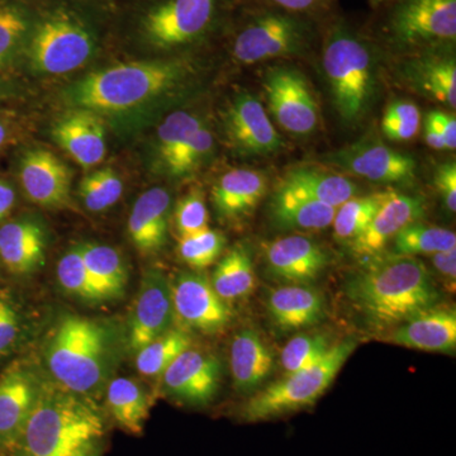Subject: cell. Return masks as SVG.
I'll return each instance as SVG.
<instances>
[{"mask_svg": "<svg viewBox=\"0 0 456 456\" xmlns=\"http://www.w3.org/2000/svg\"><path fill=\"white\" fill-rule=\"evenodd\" d=\"M325 163L347 171L351 175L380 184L412 182L417 170L412 156L402 154L373 139L359 140L342 147L327 155Z\"/></svg>", "mask_w": 456, "mask_h": 456, "instance_id": "12", "label": "cell"}, {"mask_svg": "<svg viewBox=\"0 0 456 456\" xmlns=\"http://www.w3.org/2000/svg\"><path fill=\"white\" fill-rule=\"evenodd\" d=\"M191 338L185 330L173 329L147 344L136 353V368L145 377H161L183 351L191 347Z\"/></svg>", "mask_w": 456, "mask_h": 456, "instance_id": "36", "label": "cell"}, {"mask_svg": "<svg viewBox=\"0 0 456 456\" xmlns=\"http://www.w3.org/2000/svg\"><path fill=\"white\" fill-rule=\"evenodd\" d=\"M22 136V118L12 110L0 108V152L16 145Z\"/></svg>", "mask_w": 456, "mask_h": 456, "instance_id": "47", "label": "cell"}, {"mask_svg": "<svg viewBox=\"0 0 456 456\" xmlns=\"http://www.w3.org/2000/svg\"><path fill=\"white\" fill-rule=\"evenodd\" d=\"M51 136L83 169L97 167L106 158V122L92 110L70 108L53 122Z\"/></svg>", "mask_w": 456, "mask_h": 456, "instance_id": "18", "label": "cell"}, {"mask_svg": "<svg viewBox=\"0 0 456 456\" xmlns=\"http://www.w3.org/2000/svg\"><path fill=\"white\" fill-rule=\"evenodd\" d=\"M374 3H383L386 2V0H373Z\"/></svg>", "mask_w": 456, "mask_h": 456, "instance_id": "57", "label": "cell"}, {"mask_svg": "<svg viewBox=\"0 0 456 456\" xmlns=\"http://www.w3.org/2000/svg\"><path fill=\"white\" fill-rule=\"evenodd\" d=\"M218 9L220 0H160L141 17V37L159 50L189 46L209 32Z\"/></svg>", "mask_w": 456, "mask_h": 456, "instance_id": "9", "label": "cell"}, {"mask_svg": "<svg viewBox=\"0 0 456 456\" xmlns=\"http://www.w3.org/2000/svg\"><path fill=\"white\" fill-rule=\"evenodd\" d=\"M161 377L164 391L171 397L194 406H206L220 387L221 362L209 354L189 347Z\"/></svg>", "mask_w": 456, "mask_h": 456, "instance_id": "17", "label": "cell"}, {"mask_svg": "<svg viewBox=\"0 0 456 456\" xmlns=\"http://www.w3.org/2000/svg\"><path fill=\"white\" fill-rule=\"evenodd\" d=\"M270 275L293 284H310L329 265V255L314 240L294 235L274 240L265 250Z\"/></svg>", "mask_w": 456, "mask_h": 456, "instance_id": "19", "label": "cell"}, {"mask_svg": "<svg viewBox=\"0 0 456 456\" xmlns=\"http://www.w3.org/2000/svg\"><path fill=\"white\" fill-rule=\"evenodd\" d=\"M23 93L22 84L9 74H0V104L20 98Z\"/></svg>", "mask_w": 456, "mask_h": 456, "instance_id": "54", "label": "cell"}, {"mask_svg": "<svg viewBox=\"0 0 456 456\" xmlns=\"http://www.w3.org/2000/svg\"><path fill=\"white\" fill-rule=\"evenodd\" d=\"M47 235L40 222L17 218L0 226V263L14 275H28L46 263Z\"/></svg>", "mask_w": 456, "mask_h": 456, "instance_id": "22", "label": "cell"}, {"mask_svg": "<svg viewBox=\"0 0 456 456\" xmlns=\"http://www.w3.org/2000/svg\"><path fill=\"white\" fill-rule=\"evenodd\" d=\"M421 123L383 121V134L392 141H408L419 134Z\"/></svg>", "mask_w": 456, "mask_h": 456, "instance_id": "51", "label": "cell"}, {"mask_svg": "<svg viewBox=\"0 0 456 456\" xmlns=\"http://www.w3.org/2000/svg\"><path fill=\"white\" fill-rule=\"evenodd\" d=\"M170 284L174 312L183 325L206 334H216L230 323L232 318L230 305L203 275L182 273Z\"/></svg>", "mask_w": 456, "mask_h": 456, "instance_id": "16", "label": "cell"}, {"mask_svg": "<svg viewBox=\"0 0 456 456\" xmlns=\"http://www.w3.org/2000/svg\"><path fill=\"white\" fill-rule=\"evenodd\" d=\"M123 182L112 167H103L84 176L77 194L90 212H104L121 200Z\"/></svg>", "mask_w": 456, "mask_h": 456, "instance_id": "38", "label": "cell"}, {"mask_svg": "<svg viewBox=\"0 0 456 456\" xmlns=\"http://www.w3.org/2000/svg\"><path fill=\"white\" fill-rule=\"evenodd\" d=\"M80 255L90 277L104 299L118 298L127 287L128 273L121 254L107 245L79 244Z\"/></svg>", "mask_w": 456, "mask_h": 456, "instance_id": "32", "label": "cell"}, {"mask_svg": "<svg viewBox=\"0 0 456 456\" xmlns=\"http://www.w3.org/2000/svg\"><path fill=\"white\" fill-rule=\"evenodd\" d=\"M263 89L270 112L283 130L297 136L317 130L320 108L301 71L292 66H273L264 74Z\"/></svg>", "mask_w": 456, "mask_h": 456, "instance_id": "10", "label": "cell"}, {"mask_svg": "<svg viewBox=\"0 0 456 456\" xmlns=\"http://www.w3.org/2000/svg\"><path fill=\"white\" fill-rule=\"evenodd\" d=\"M106 395L117 424L131 434H140L150 410L149 395L141 384L130 378H112L107 384Z\"/></svg>", "mask_w": 456, "mask_h": 456, "instance_id": "31", "label": "cell"}, {"mask_svg": "<svg viewBox=\"0 0 456 456\" xmlns=\"http://www.w3.org/2000/svg\"><path fill=\"white\" fill-rule=\"evenodd\" d=\"M281 183L317 202L334 208H338L358 194L355 183L351 182L346 176L310 165L288 170Z\"/></svg>", "mask_w": 456, "mask_h": 456, "instance_id": "30", "label": "cell"}, {"mask_svg": "<svg viewBox=\"0 0 456 456\" xmlns=\"http://www.w3.org/2000/svg\"><path fill=\"white\" fill-rule=\"evenodd\" d=\"M268 311L281 329H307L325 316V301L322 294L308 284L287 285L270 292Z\"/></svg>", "mask_w": 456, "mask_h": 456, "instance_id": "26", "label": "cell"}, {"mask_svg": "<svg viewBox=\"0 0 456 456\" xmlns=\"http://www.w3.org/2000/svg\"><path fill=\"white\" fill-rule=\"evenodd\" d=\"M310 23L288 12H265L253 18L233 40L232 56L240 64L302 55L310 47Z\"/></svg>", "mask_w": 456, "mask_h": 456, "instance_id": "8", "label": "cell"}, {"mask_svg": "<svg viewBox=\"0 0 456 456\" xmlns=\"http://www.w3.org/2000/svg\"><path fill=\"white\" fill-rule=\"evenodd\" d=\"M40 389V380L20 365L0 375V448L16 445Z\"/></svg>", "mask_w": 456, "mask_h": 456, "instance_id": "20", "label": "cell"}, {"mask_svg": "<svg viewBox=\"0 0 456 456\" xmlns=\"http://www.w3.org/2000/svg\"><path fill=\"white\" fill-rule=\"evenodd\" d=\"M98 31L86 14L56 5L33 18L22 60L32 74L55 77L88 64L98 50Z\"/></svg>", "mask_w": 456, "mask_h": 456, "instance_id": "6", "label": "cell"}, {"mask_svg": "<svg viewBox=\"0 0 456 456\" xmlns=\"http://www.w3.org/2000/svg\"><path fill=\"white\" fill-rule=\"evenodd\" d=\"M428 118L437 128L441 137H443L444 145L446 150L456 149V119L452 114L441 112V110H432L428 114Z\"/></svg>", "mask_w": 456, "mask_h": 456, "instance_id": "48", "label": "cell"}, {"mask_svg": "<svg viewBox=\"0 0 456 456\" xmlns=\"http://www.w3.org/2000/svg\"><path fill=\"white\" fill-rule=\"evenodd\" d=\"M103 419L82 395L41 383L40 395L18 439L20 456H68L103 435Z\"/></svg>", "mask_w": 456, "mask_h": 456, "instance_id": "4", "label": "cell"}, {"mask_svg": "<svg viewBox=\"0 0 456 456\" xmlns=\"http://www.w3.org/2000/svg\"><path fill=\"white\" fill-rule=\"evenodd\" d=\"M17 193L13 185L7 179L0 178V222L8 217L16 206Z\"/></svg>", "mask_w": 456, "mask_h": 456, "instance_id": "53", "label": "cell"}, {"mask_svg": "<svg viewBox=\"0 0 456 456\" xmlns=\"http://www.w3.org/2000/svg\"><path fill=\"white\" fill-rule=\"evenodd\" d=\"M404 77L411 86L428 98L456 107V62L454 57L426 53L408 61Z\"/></svg>", "mask_w": 456, "mask_h": 456, "instance_id": "28", "label": "cell"}, {"mask_svg": "<svg viewBox=\"0 0 456 456\" xmlns=\"http://www.w3.org/2000/svg\"><path fill=\"white\" fill-rule=\"evenodd\" d=\"M191 74L193 68L184 60L123 62L71 83L62 90V102L102 118H127L158 106L182 88Z\"/></svg>", "mask_w": 456, "mask_h": 456, "instance_id": "1", "label": "cell"}, {"mask_svg": "<svg viewBox=\"0 0 456 456\" xmlns=\"http://www.w3.org/2000/svg\"><path fill=\"white\" fill-rule=\"evenodd\" d=\"M174 320L175 312L170 281L159 270H149L141 281L128 320L126 332L128 349L137 353L155 338L167 334L173 329Z\"/></svg>", "mask_w": 456, "mask_h": 456, "instance_id": "15", "label": "cell"}, {"mask_svg": "<svg viewBox=\"0 0 456 456\" xmlns=\"http://www.w3.org/2000/svg\"><path fill=\"white\" fill-rule=\"evenodd\" d=\"M388 31L399 47L439 46L456 38V0H402Z\"/></svg>", "mask_w": 456, "mask_h": 456, "instance_id": "11", "label": "cell"}, {"mask_svg": "<svg viewBox=\"0 0 456 456\" xmlns=\"http://www.w3.org/2000/svg\"><path fill=\"white\" fill-rule=\"evenodd\" d=\"M338 208L327 206L287 187L281 183L275 191L270 213L273 221L284 230L318 231L331 226Z\"/></svg>", "mask_w": 456, "mask_h": 456, "instance_id": "27", "label": "cell"}, {"mask_svg": "<svg viewBox=\"0 0 456 456\" xmlns=\"http://www.w3.org/2000/svg\"><path fill=\"white\" fill-rule=\"evenodd\" d=\"M432 264L437 273L445 279L452 288L456 279V248L432 255Z\"/></svg>", "mask_w": 456, "mask_h": 456, "instance_id": "52", "label": "cell"}, {"mask_svg": "<svg viewBox=\"0 0 456 456\" xmlns=\"http://www.w3.org/2000/svg\"><path fill=\"white\" fill-rule=\"evenodd\" d=\"M117 355L110 327L73 314L60 317L45 347L46 367L59 386L86 398L107 388Z\"/></svg>", "mask_w": 456, "mask_h": 456, "instance_id": "3", "label": "cell"}, {"mask_svg": "<svg viewBox=\"0 0 456 456\" xmlns=\"http://www.w3.org/2000/svg\"><path fill=\"white\" fill-rule=\"evenodd\" d=\"M425 139L428 145L432 147V149L439 150V151H443L445 149V145H444L443 137L437 131V128L435 127L434 123H432L431 119L426 116L425 119Z\"/></svg>", "mask_w": 456, "mask_h": 456, "instance_id": "55", "label": "cell"}, {"mask_svg": "<svg viewBox=\"0 0 456 456\" xmlns=\"http://www.w3.org/2000/svg\"><path fill=\"white\" fill-rule=\"evenodd\" d=\"M383 121L421 123V113L415 103L395 101L387 107Z\"/></svg>", "mask_w": 456, "mask_h": 456, "instance_id": "49", "label": "cell"}, {"mask_svg": "<svg viewBox=\"0 0 456 456\" xmlns=\"http://www.w3.org/2000/svg\"><path fill=\"white\" fill-rule=\"evenodd\" d=\"M203 125L202 118L188 112H174L165 118L156 137V151L164 167L173 161L189 137Z\"/></svg>", "mask_w": 456, "mask_h": 456, "instance_id": "40", "label": "cell"}, {"mask_svg": "<svg viewBox=\"0 0 456 456\" xmlns=\"http://www.w3.org/2000/svg\"><path fill=\"white\" fill-rule=\"evenodd\" d=\"M268 191V179L259 170L227 171L212 188V203L218 217L239 221L255 211Z\"/></svg>", "mask_w": 456, "mask_h": 456, "instance_id": "25", "label": "cell"}, {"mask_svg": "<svg viewBox=\"0 0 456 456\" xmlns=\"http://www.w3.org/2000/svg\"><path fill=\"white\" fill-rule=\"evenodd\" d=\"M273 355L265 342L253 330H244L231 345V371L240 392H253L268 378Z\"/></svg>", "mask_w": 456, "mask_h": 456, "instance_id": "29", "label": "cell"}, {"mask_svg": "<svg viewBox=\"0 0 456 456\" xmlns=\"http://www.w3.org/2000/svg\"><path fill=\"white\" fill-rule=\"evenodd\" d=\"M456 248V235L452 231L413 222L399 231L393 239L395 255H434Z\"/></svg>", "mask_w": 456, "mask_h": 456, "instance_id": "35", "label": "cell"}, {"mask_svg": "<svg viewBox=\"0 0 456 456\" xmlns=\"http://www.w3.org/2000/svg\"><path fill=\"white\" fill-rule=\"evenodd\" d=\"M270 2L288 13L299 16V14H310L321 11L329 5L330 0H270Z\"/></svg>", "mask_w": 456, "mask_h": 456, "instance_id": "50", "label": "cell"}, {"mask_svg": "<svg viewBox=\"0 0 456 456\" xmlns=\"http://www.w3.org/2000/svg\"><path fill=\"white\" fill-rule=\"evenodd\" d=\"M215 146V139L206 123L198 128L187 142L179 150L178 154L167 167V173L175 178L187 176L194 173L211 156Z\"/></svg>", "mask_w": 456, "mask_h": 456, "instance_id": "43", "label": "cell"}, {"mask_svg": "<svg viewBox=\"0 0 456 456\" xmlns=\"http://www.w3.org/2000/svg\"><path fill=\"white\" fill-rule=\"evenodd\" d=\"M391 341L399 346L437 353H454L456 314L452 308L431 307L419 312L392 332Z\"/></svg>", "mask_w": 456, "mask_h": 456, "instance_id": "23", "label": "cell"}, {"mask_svg": "<svg viewBox=\"0 0 456 456\" xmlns=\"http://www.w3.org/2000/svg\"><path fill=\"white\" fill-rule=\"evenodd\" d=\"M211 284L226 302L244 298L253 292L255 270L248 246L239 244L228 250L213 273Z\"/></svg>", "mask_w": 456, "mask_h": 456, "instance_id": "33", "label": "cell"}, {"mask_svg": "<svg viewBox=\"0 0 456 456\" xmlns=\"http://www.w3.org/2000/svg\"><path fill=\"white\" fill-rule=\"evenodd\" d=\"M20 335V312L8 296L0 293V359L13 351Z\"/></svg>", "mask_w": 456, "mask_h": 456, "instance_id": "45", "label": "cell"}, {"mask_svg": "<svg viewBox=\"0 0 456 456\" xmlns=\"http://www.w3.org/2000/svg\"><path fill=\"white\" fill-rule=\"evenodd\" d=\"M370 259L351 281L349 297L374 325H401L436 305L439 293L421 260L395 254Z\"/></svg>", "mask_w": 456, "mask_h": 456, "instance_id": "2", "label": "cell"}, {"mask_svg": "<svg viewBox=\"0 0 456 456\" xmlns=\"http://www.w3.org/2000/svg\"><path fill=\"white\" fill-rule=\"evenodd\" d=\"M57 279L62 289L77 298L88 302L106 301L98 285L90 277L77 245L60 259L57 264Z\"/></svg>", "mask_w": 456, "mask_h": 456, "instance_id": "39", "label": "cell"}, {"mask_svg": "<svg viewBox=\"0 0 456 456\" xmlns=\"http://www.w3.org/2000/svg\"><path fill=\"white\" fill-rule=\"evenodd\" d=\"M389 191L354 197L338 207L332 222L336 239L349 244L358 239L373 221L374 216L379 211Z\"/></svg>", "mask_w": 456, "mask_h": 456, "instance_id": "37", "label": "cell"}, {"mask_svg": "<svg viewBox=\"0 0 456 456\" xmlns=\"http://www.w3.org/2000/svg\"><path fill=\"white\" fill-rule=\"evenodd\" d=\"M435 185L444 198L446 208L456 211V164L455 161L440 165L435 174Z\"/></svg>", "mask_w": 456, "mask_h": 456, "instance_id": "46", "label": "cell"}, {"mask_svg": "<svg viewBox=\"0 0 456 456\" xmlns=\"http://www.w3.org/2000/svg\"><path fill=\"white\" fill-rule=\"evenodd\" d=\"M17 174L20 187L33 204L50 209L71 207L73 173L50 150L27 149L18 159Z\"/></svg>", "mask_w": 456, "mask_h": 456, "instance_id": "14", "label": "cell"}, {"mask_svg": "<svg viewBox=\"0 0 456 456\" xmlns=\"http://www.w3.org/2000/svg\"><path fill=\"white\" fill-rule=\"evenodd\" d=\"M68 456H99V454L94 443H90L84 445L83 448L77 449V452H71V454Z\"/></svg>", "mask_w": 456, "mask_h": 456, "instance_id": "56", "label": "cell"}, {"mask_svg": "<svg viewBox=\"0 0 456 456\" xmlns=\"http://www.w3.org/2000/svg\"><path fill=\"white\" fill-rule=\"evenodd\" d=\"M355 347V341H342L330 347L326 355L312 367L287 374L283 379L270 384L242 404L240 419L250 424L272 421L314 406L334 382Z\"/></svg>", "mask_w": 456, "mask_h": 456, "instance_id": "7", "label": "cell"}, {"mask_svg": "<svg viewBox=\"0 0 456 456\" xmlns=\"http://www.w3.org/2000/svg\"><path fill=\"white\" fill-rule=\"evenodd\" d=\"M33 18L22 3H0V74H8L22 60Z\"/></svg>", "mask_w": 456, "mask_h": 456, "instance_id": "34", "label": "cell"}, {"mask_svg": "<svg viewBox=\"0 0 456 456\" xmlns=\"http://www.w3.org/2000/svg\"><path fill=\"white\" fill-rule=\"evenodd\" d=\"M224 127L231 146L245 156H269L283 149L284 142L259 99L239 93L224 113Z\"/></svg>", "mask_w": 456, "mask_h": 456, "instance_id": "13", "label": "cell"}, {"mask_svg": "<svg viewBox=\"0 0 456 456\" xmlns=\"http://www.w3.org/2000/svg\"><path fill=\"white\" fill-rule=\"evenodd\" d=\"M171 198L164 188H151L141 194L131 209L127 231L141 254H156L167 245Z\"/></svg>", "mask_w": 456, "mask_h": 456, "instance_id": "24", "label": "cell"}, {"mask_svg": "<svg viewBox=\"0 0 456 456\" xmlns=\"http://www.w3.org/2000/svg\"><path fill=\"white\" fill-rule=\"evenodd\" d=\"M327 336L302 335L292 338L281 351V365L285 373L305 370L320 362L330 350Z\"/></svg>", "mask_w": 456, "mask_h": 456, "instance_id": "42", "label": "cell"}, {"mask_svg": "<svg viewBox=\"0 0 456 456\" xmlns=\"http://www.w3.org/2000/svg\"><path fill=\"white\" fill-rule=\"evenodd\" d=\"M224 245V236L208 227L193 235L180 237L179 255L191 268L204 269L218 259Z\"/></svg>", "mask_w": 456, "mask_h": 456, "instance_id": "41", "label": "cell"}, {"mask_svg": "<svg viewBox=\"0 0 456 456\" xmlns=\"http://www.w3.org/2000/svg\"><path fill=\"white\" fill-rule=\"evenodd\" d=\"M322 69L341 121L358 125L373 107L378 93V55L368 38L338 20L323 40Z\"/></svg>", "mask_w": 456, "mask_h": 456, "instance_id": "5", "label": "cell"}, {"mask_svg": "<svg viewBox=\"0 0 456 456\" xmlns=\"http://www.w3.org/2000/svg\"><path fill=\"white\" fill-rule=\"evenodd\" d=\"M208 209L200 191L183 197L174 211V226L180 237L193 235L208 228Z\"/></svg>", "mask_w": 456, "mask_h": 456, "instance_id": "44", "label": "cell"}, {"mask_svg": "<svg viewBox=\"0 0 456 456\" xmlns=\"http://www.w3.org/2000/svg\"><path fill=\"white\" fill-rule=\"evenodd\" d=\"M424 215L425 202L422 198L389 191L367 230L350 242L351 248L359 256L369 259L378 256L399 231L419 221Z\"/></svg>", "mask_w": 456, "mask_h": 456, "instance_id": "21", "label": "cell"}]
</instances>
